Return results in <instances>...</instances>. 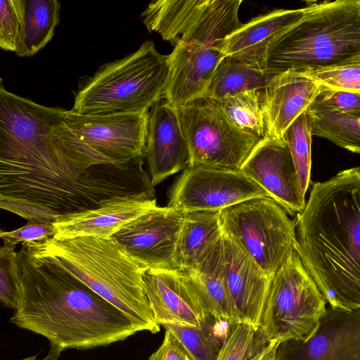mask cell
I'll return each mask as SVG.
<instances>
[{"mask_svg":"<svg viewBox=\"0 0 360 360\" xmlns=\"http://www.w3.org/2000/svg\"><path fill=\"white\" fill-rule=\"evenodd\" d=\"M19 300L11 323L46 338L51 347L87 349L142 331L118 308L49 257L22 244Z\"/></svg>","mask_w":360,"mask_h":360,"instance_id":"obj_1","label":"cell"},{"mask_svg":"<svg viewBox=\"0 0 360 360\" xmlns=\"http://www.w3.org/2000/svg\"><path fill=\"white\" fill-rule=\"evenodd\" d=\"M295 221L305 269L334 309H360V167L312 184Z\"/></svg>","mask_w":360,"mask_h":360,"instance_id":"obj_2","label":"cell"},{"mask_svg":"<svg viewBox=\"0 0 360 360\" xmlns=\"http://www.w3.org/2000/svg\"><path fill=\"white\" fill-rule=\"evenodd\" d=\"M35 254L53 259L141 328L160 331L146 297V269L114 238L82 236L23 243Z\"/></svg>","mask_w":360,"mask_h":360,"instance_id":"obj_3","label":"cell"},{"mask_svg":"<svg viewBox=\"0 0 360 360\" xmlns=\"http://www.w3.org/2000/svg\"><path fill=\"white\" fill-rule=\"evenodd\" d=\"M360 58V0L311 4L303 17L268 46L262 70H315Z\"/></svg>","mask_w":360,"mask_h":360,"instance_id":"obj_4","label":"cell"},{"mask_svg":"<svg viewBox=\"0 0 360 360\" xmlns=\"http://www.w3.org/2000/svg\"><path fill=\"white\" fill-rule=\"evenodd\" d=\"M169 72V55L152 41L125 57L104 63L74 92L72 110L87 115L149 111L163 98Z\"/></svg>","mask_w":360,"mask_h":360,"instance_id":"obj_5","label":"cell"},{"mask_svg":"<svg viewBox=\"0 0 360 360\" xmlns=\"http://www.w3.org/2000/svg\"><path fill=\"white\" fill-rule=\"evenodd\" d=\"M326 304L294 250L271 279L259 328L268 342L307 341L316 332Z\"/></svg>","mask_w":360,"mask_h":360,"instance_id":"obj_6","label":"cell"},{"mask_svg":"<svg viewBox=\"0 0 360 360\" xmlns=\"http://www.w3.org/2000/svg\"><path fill=\"white\" fill-rule=\"evenodd\" d=\"M222 232L271 278L295 250V221L273 199H248L220 210Z\"/></svg>","mask_w":360,"mask_h":360,"instance_id":"obj_7","label":"cell"},{"mask_svg":"<svg viewBox=\"0 0 360 360\" xmlns=\"http://www.w3.org/2000/svg\"><path fill=\"white\" fill-rule=\"evenodd\" d=\"M241 0H158L141 13L150 32L174 46L196 44L221 49L224 39L243 23L238 18Z\"/></svg>","mask_w":360,"mask_h":360,"instance_id":"obj_8","label":"cell"},{"mask_svg":"<svg viewBox=\"0 0 360 360\" xmlns=\"http://www.w3.org/2000/svg\"><path fill=\"white\" fill-rule=\"evenodd\" d=\"M176 110L190 148L191 164L240 170L261 139L239 128L217 100L198 98Z\"/></svg>","mask_w":360,"mask_h":360,"instance_id":"obj_9","label":"cell"},{"mask_svg":"<svg viewBox=\"0 0 360 360\" xmlns=\"http://www.w3.org/2000/svg\"><path fill=\"white\" fill-rule=\"evenodd\" d=\"M167 194V206L183 212L220 211L248 199L269 197L240 170L195 164L183 170Z\"/></svg>","mask_w":360,"mask_h":360,"instance_id":"obj_10","label":"cell"},{"mask_svg":"<svg viewBox=\"0 0 360 360\" xmlns=\"http://www.w3.org/2000/svg\"><path fill=\"white\" fill-rule=\"evenodd\" d=\"M149 111L87 115L65 110L67 125L103 163L143 160Z\"/></svg>","mask_w":360,"mask_h":360,"instance_id":"obj_11","label":"cell"},{"mask_svg":"<svg viewBox=\"0 0 360 360\" xmlns=\"http://www.w3.org/2000/svg\"><path fill=\"white\" fill-rule=\"evenodd\" d=\"M183 219V212L157 205L112 237L145 269H176L174 255Z\"/></svg>","mask_w":360,"mask_h":360,"instance_id":"obj_12","label":"cell"},{"mask_svg":"<svg viewBox=\"0 0 360 360\" xmlns=\"http://www.w3.org/2000/svg\"><path fill=\"white\" fill-rule=\"evenodd\" d=\"M240 171L262 187L290 216L296 217L307 201L284 139L262 138Z\"/></svg>","mask_w":360,"mask_h":360,"instance_id":"obj_13","label":"cell"},{"mask_svg":"<svg viewBox=\"0 0 360 360\" xmlns=\"http://www.w3.org/2000/svg\"><path fill=\"white\" fill-rule=\"evenodd\" d=\"M274 360H360V309L329 306L310 339L281 342Z\"/></svg>","mask_w":360,"mask_h":360,"instance_id":"obj_14","label":"cell"},{"mask_svg":"<svg viewBox=\"0 0 360 360\" xmlns=\"http://www.w3.org/2000/svg\"><path fill=\"white\" fill-rule=\"evenodd\" d=\"M143 287L160 326L202 328L211 316L187 276L178 269H146Z\"/></svg>","mask_w":360,"mask_h":360,"instance_id":"obj_15","label":"cell"},{"mask_svg":"<svg viewBox=\"0 0 360 360\" xmlns=\"http://www.w3.org/2000/svg\"><path fill=\"white\" fill-rule=\"evenodd\" d=\"M145 158L154 186L191 164L190 148L176 108L164 98L148 112Z\"/></svg>","mask_w":360,"mask_h":360,"instance_id":"obj_16","label":"cell"},{"mask_svg":"<svg viewBox=\"0 0 360 360\" xmlns=\"http://www.w3.org/2000/svg\"><path fill=\"white\" fill-rule=\"evenodd\" d=\"M323 86L303 71L274 75L262 91L264 137L284 139L287 129L313 103Z\"/></svg>","mask_w":360,"mask_h":360,"instance_id":"obj_17","label":"cell"},{"mask_svg":"<svg viewBox=\"0 0 360 360\" xmlns=\"http://www.w3.org/2000/svg\"><path fill=\"white\" fill-rule=\"evenodd\" d=\"M226 284L242 321L259 328L271 279L233 239L223 233Z\"/></svg>","mask_w":360,"mask_h":360,"instance_id":"obj_18","label":"cell"},{"mask_svg":"<svg viewBox=\"0 0 360 360\" xmlns=\"http://www.w3.org/2000/svg\"><path fill=\"white\" fill-rule=\"evenodd\" d=\"M224 57L216 46H175L169 55V72L163 98L177 108L205 97L214 72Z\"/></svg>","mask_w":360,"mask_h":360,"instance_id":"obj_19","label":"cell"},{"mask_svg":"<svg viewBox=\"0 0 360 360\" xmlns=\"http://www.w3.org/2000/svg\"><path fill=\"white\" fill-rule=\"evenodd\" d=\"M156 199L125 198L99 207L60 216L53 221L57 239L82 236L110 238L124 225L156 207Z\"/></svg>","mask_w":360,"mask_h":360,"instance_id":"obj_20","label":"cell"},{"mask_svg":"<svg viewBox=\"0 0 360 360\" xmlns=\"http://www.w3.org/2000/svg\"><path fill=\"white\" fill-rule=\"evenodd\" d=\"M300 9H276L247 22L228 36L221 50L225 56L262 70L266 49L283 32L304 15Z\"/></svg>","mask_w":360,"mask_h":360,"instance_id":"obj_21","label":"cell"},{"mask_svg":"<svg viewBox=\"0 0 360 360\" xmlns=\"http://www.w3.org/2000/svg\"><path fill=\"white\" fill-rule=\"evenodd\" d=\"M182 272L198 292L211 316L233 323L243 322L225 279L223 236L196 269Z\"/></svg>","mask_w":360,"mask_h":360,"instance_id":"obj_22","label":"cell"},{"mask_svg":"<svg viewBox=\"0 0 360 360\" xmlns=\"http://www.w3.org/2000/svg\"><path fill=\"white\" fill-rule=\"evenodd\" d=\"M222 236L220 211L184 212L174 255L176 269H196Z\"/></svg>","mask_w":360,"mask_h":360,"instance_id":"obj_23","label":"cell"},{"mask_svg":"<svg viewBox=\"0 0 360 360\" xmlns=\"http://www.w3.org/2000/svg\"><path fill=\"white\" fill-rule=\"evenodd\" d=\"M60 8L57 0H25L18 56H32L47 44L60 21Z\"/></svg>","mask_w":360,"mask_h":360,"instance_id":"obj_24","label":"cell"},{"mask_svg":"<svg viewBox=\"0 0 360 360\" xmlns=\"http://www.w3.org/2000/svg\"><path fill=\"white\" fill-rule=\"evenodd\" d=\"M272 77L259 68L225 56L217 67L205 97L220 101L244 91H262Z\"/></svg>","mask_w":360,"mask_h":360,"instance_id":"obj_25","label":"cell"},{"mask_svg":"<svg viewBox=\"0 0 360 360\" xmlns=\"http://www.w3.org/2000/svg\"><path fill=\"white\" fill-rule=\"evenodd\" d=\"M311 134L360 154V115H352L315 102L309 107Z\"/></svg>","mask_w":360,"mask_h":360,"instance_id":"obj_26","label":"cell"},{"mask_svg":"<svg viewBox=\"0 0 360 360\" xmlns=\"http://www.w3.org/2000/svg\"><path fill=\"white\" fill-rule=\"evenodd\" d=\"M311 124L307 110L287 129L284 139L290 149L303 195L311 184Z\"/></svg>","mask_w":360,"mask_h":360,"instance_id":"obj_27","label":"cell"},{"mask_svg":"<svg viewBox=\"0 0 360 360\" xmlns=\"http://www.w3.org/2000/svg\"><path fill=\"white\" fill-rule=\"evenodd\" d=\"M262 91H244L219 101L227 115L239 128L260 139L265 134Z\"/></svg>","mask_w":360,"mask_h":360,"instance_id":"obj_28","label":"cell"},{"mask_svg":"<svg viewBox=\"0 0 360 360\" xmlns=\"http://www.w3.org/2000/svg\"><path fill=\"white\" fill-rule=\"evenodd\" d=\"M269 342L260 328H256L245 322L236 323L217 360H249L260 353Z\"/></svg>","mask_w":360,"mask_h":360,"instance_id":"obj_29","label":"cell"},{"mask_svg":"<svg viewBox=\"0 0 360 360\" xmlns=\"http://www.w3.org/2000/svg\"><path fill=\"white\" fill-rule=\"evenodd\" d=\"M184 347L193 360H217L221 345L210 334L205 327L195 328L167 325Z\"/></svg>","mask_w":360,"mask_h":360,"instance_id":"obj_30","label":"cell"},{"mask_svg":"<svg viewBox=\"0 0 360 360\" xmlns=\"http://www.w3.org/2000/svg\"><path fill=\"white\" fill-rule=\"evenodd\" d=\"M303 72L324 87L360 94V58L333 67Z\"/></svg>","mask_w":360,"mask_h":360,"instance_id":"obj_31","label":"cell"},{"mask_svg":"<svg viewBox=\"0 0 360 360\" xmlns=\"http://www.w3.org/2000/svg\"><path fill=\"white\" fill-rule=\"evenodd\" d=\"M15 247L4 244L0 248V300L15 310L19 300L20 269Z\"/></svg>","mask_w":360,"mask_h":360,"instance_id":"obj_32","label":"cell"},{"mask_svg":"<svg viewBox=\"0 0 360 360\" xmlns=\"http://www.w3.org/2000/svg\"><path fill=\"white\" fill-rule=\"evenodd\" d=\"M25 0L0 1V47L15 52L21 32Z\"/></svg>","mask_w":360,"mask_h":360,"instance_id":"obj_33","label":"cell"},{"mask_svg":"<svg viewBox=\"0 0 360 360\" xmlns=\"http://www.w3.org/2000/svg\"><path fill=\"white\" fill-rule=\"evenodd\" d=\"M53 221H28L23 226L13 231L1 230L0 237L4 244L16 246L20 243L43 241L54 235Z\"/></svg>","mask_w":360,"mask_h":360,"instance_id":"obj_34","label":"cell"},{"mask_svg":"<svg viewBox=\"0 0 360 360\" xmlns=\"http://www.w3.org/2000/svg\"><path fill=\"white\" fill-rule=\"evenodd\" d=\"M315 103L341 112L360 115V94L323 86Z\"/></svg>","mask_w":360,"mask_h":360,"instance_id":"obj_35","label":"cell"},{"mask_svg":"<svg viewBox=\"0 0 360 360\" xmlns=\"http://www.w3.org/2000/svg\"><path fill=\"white\" fill-rule=\"evenodd\" d=\"M188 356L177 338L170 330H166L161 345L150 355L149 360H186Z\"/></svg>","mask_w":360,"mask_h":360,"instance_id":"obj_36","label":"cell"},{"mask_svg":"<svg viewBox=\"0 0 360 360\" xmlns=\"http://www.w3.org/2000/svg\"><path fill=\"white\" fill-rule=\"evenodd\" d=\"M280 343L277 340L270 341L260 353L249 360H274Z\"/></svg>","mask_w":360,"mask_h":360,"instance_id":"obj_37","label":"cell"},{"mask_svg":"<svg viewBox=\"0 0 360 360\" xmlns=\"http://www.w3.org/2000/svg\"><path fill=\"white\" fill-rule=\"evenodd\" d=\"M62 351L63 350L58 347H51V349L48 354L41 360H58Z\"/></svg>","mask_w":360,"mask_h":360,"instance_id":"obj_38","label":"cell"},{"mask_svg":"<svg viewBox=\"0 0 360 360\" xmlns=\"http://www.w3.org/2000/svg\"><path fill=\"white\" fill-rule=\"evenodd\" d=\"M186 360H193V359L190 356H188Z\"/></svg>","mask_w":360,"mask_h":360,"instance_id":"obj_39","label":"cell"}]
</instances>
